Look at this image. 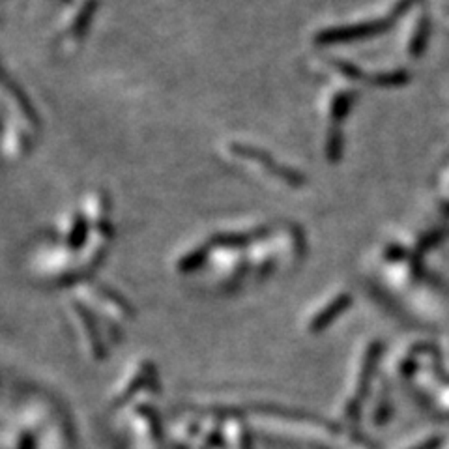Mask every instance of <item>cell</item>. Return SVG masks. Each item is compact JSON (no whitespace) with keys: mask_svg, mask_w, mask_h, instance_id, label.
<instances>
[{"mask_svg":"<svg viewBox=\"0 0 449 449\" xmlns=\"http://www.w3.org/2000/svg\"><path fill=\"white\" fill-rule=\"evenodd\" d=\"M232 152L242 155V157H246V159H253V162L260 163V165L266 168V170H270L272 175L281 178L283 182L294 185V188H298V185H302L303 183L302 175H298L296 170H290V168L283 167L279 163H275L270 155L264 154V152H260L259 148L246 146V144H232Z\"/></svg>","mask_w":449,"mask_h":449,"instance_id":"1","label":"cell"},{"mask_svg":"<svg viewBox=\"0 0 449 449\" xmlns=\"http://www.w3.org/2000/svg\"><path fill=\"white\" fill-rule=\"evenodd\" d=\"M372 28H376V25H356V27L346 28H331V30H324V32L316 36V42L335 43L343 42V40H352V38H361L365 34H371Z\"/></svg>","mask_w":449,"mask_h":449,"instance_id":"2","label":"cell"},{"mask_svg":"<svg viewBox=\"0 0 449 449\" xmlns=\"http://www.w3.org/2000/svg\"><path fill=\"white\" fill-rule=\"evenodd\" d=\"M84 238H86V223H84L83 218H77L75 219V224H73V231L70 234V246L81 247Z\"/></svg>","mask_w":449,"mask_h":449,"instance_id":"3","label":"cell"},{"mask_svg":"<svg viewBox=\"0 0 449 449\" xmlns=\"http://www.w3.org/2000/svg\"><path fill=\"white\" fill-rule=\"evenodd\" d=\"M204 257H206V247H203V249H196V251L190 253L185 259L180 262V266L188 272V270H193V268H196L201 262L204 260Z\"/></svg>","mask_w":449,"mask_h":449,"instance_id":"5","label":"cell"},{"mask_svg":"<svg viewBox=\"0 0 449 449\" xmlns=\"http://www.w3.org/2000/svg\"><path fill=\"white\" fill-rule=\"evenodd\" d=\"M348 105H350V98L346 94H339L333 98V105H331V114L333 118H343L344 112L348 111Z\"/></svg>","mask_w":449,"mask_h":449,"instance_id":"4","label":"cell"}]
</instances>
